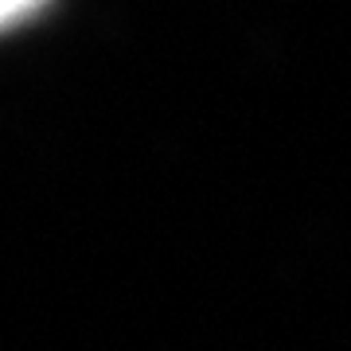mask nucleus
<instances>
[{"label":"nucleus","mask_w":351,"mask_h":351,"mask_svg":"<svg viewBox=\"0 0 351 351\" xmlns=\"http://www.w3.org/2000/svg\"><path fill=\"white\" fill-rule=\"evenodd\" d=\"M43 4H47V0H4V20L16 24V20H24V16L39 12Z\"/></svg>","instance_id":"f257e3e1"}]
</instances>
